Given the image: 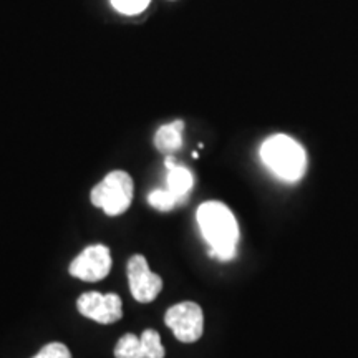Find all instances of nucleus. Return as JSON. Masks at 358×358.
Wrapping results in <instances>:
<instances>
[{"label": "nucleus", "instance_id": "5", "mask_svg": "<svg viewBox=\"0 0 358 358\" xmlns=\"http://www.w3.org/2000/svg\"><path fill=\"white\" fill-rule=\"evenodd\" d=\"M127 275L129 282V290H131L133 299L136 302L150 303L158 297L161 289H163V279L155 272H151L148 266L146 257L136 254L128 261Z\"/></svg>", "mask_w": 358, "mask_h": 358}, {"label": "nucleus", "instance_id": "11", "mask_svg": "<svg viewBox=\"0 0 358 358\" xmlns=\"http://www.w3.org/2000/svg\"><path fill=\"white\" fill-rule=\"evenodd\" d=\"M141 345L145 358H164V347L156 330L148 329L141 334Z\"/></svg>", "mask_w": 358, "mask_h": 358}, {"label": "nucleus", "instance_id": "3", "mask_svg": "<svg viewBox=\"0 0 358 358\" xmlns=\"http://www.w3.org/2000/svg\"><path fill=\"white\" fill-rule=\"evenodd\" d=\"M133 179L127 171H111L92 189V204L108 216H120L131 206Z\"/></svg>", "mask_w": 358, "mask_h": 358}, {"label": "nucleus", "instance_id": "4", "mask_svg": "<svg viewBox=\"0 0 358 358\" xmlns=\"http://www.w3.org/2000/svg\"><path fill=\"white\" fill-rule=\"evenodd\" d=\"M164 324L182 343L198 342L204 330L203 308L196 302H181L169 307L164 313Z\"/></svg>", "mask_w": 358, "mask_h": 358}, {"label": "nucleus", "instance_id": "9", "mask_svg": "<svg viewBox=\"0 0 358 358\" xmlns=\"http://www.w3.org/2000/svg\"><path fill=\"white\" fill-rule=\"evenodd\" d=\"M182 129L185 123L181 120L163 124L155 134V146L158 148L159 153L163 155H174L181 150L182 146Z\"/></svg>", "mask_w": 358, "mask_h": 358}, {"label": "nucleus", "instance_id": "8", "mask_svg": "<svg viewBox=\"0 0 358 358\" xmlns=\"http://www.w3.org/2000/svg\"><path fill=\"white\" fill-rule=\"evenodd\" d=\"M164 166L168 169L166 176V186L168 189L173 192L174 198L178 199V203H182L189 194L192 186H194V174L185 166H178L176 161H174L173 155L166 156L164 161Z\"/></svg>", "mask_w": 358, "mask_h": 358}, {"label": "nucleus", "instance_id": "10", "mask_svg": "<svg viewBox=\"0 0 358 358\" xmlns=\"http://www.w3.org/2000/svg\"><path fill=\"white\" fill-rule=\"evenodd\" d=\"M115 357L116 358H145L141 338L136 337L134 334L123 335L115 347Z\"/></svg>", "mask_w": 358, "mask_h": 358}, {"label": "nucleus", "instance_id": "12", "mask_svg": "<svg viewBox=\"0 0 358 358\" xmlns=\"http://www.w3.org/2000/svg\"><path fill=\"white\" fill-rule=\"evenodd\" d=\"M148 203H150L151 208L158 209L161 213L171 211L174 206L179 204L178 199L174 198V194L168 189H155L148 194Z\"/></svg>", "mask_w": 358, "mask_h": 358}, {"label": "nucleus", "instance_id": "6", "mask_svg": "<svg viewBox=\"0 0 358 358\" xmlns=\"http://www.w3.org/2000/svg\"><path fill=\"white\" fill-rule=\"evenodd\" d=\"M77 308L83 317L96 324H115L123 317V302L118 294L87 292L80 295Z\"/></svg>", "mask_w": 358, "mask_h": 358}, {"label": "nucleus", "instance_id": "2", "mask_svg": "<svg viewBox=\"0 0 358 358\" xmlns=\"http://www.w3.org/2000/svg\"><path fill=\"white\" fill-rule=\"evenodd\" d=\"M264 164L277 178L287 182L299 181L307 169L306 150L287 134H274L261 146Z\"/></svg>", "mask_w": 358, "mask_h": 358}, {"label": "nucleus", "instance_id": "13", "mask_svg": "<svg viewBox=\"0 0 358 358\" xmlns=\"http://www.w3.org/2000/svg\"><path fill=\"white\" fill-rule=\"evenodd\" d=\"M32 358H71V353L69 347L64 345L60 342H52L48 345H45L37 355Z\"/></svg>", "mask_w": 358, "mask_h": 358}, {"label": "nucleus", "instance_id": "7", "mask_svg": "<svg viewBox=\"0 0 358 358\" xmlns=\"http://www.w3.org/2000/svg\"><path fill=\"white\" fill-rule=\"evenodd\" d=\"M111 271V252L106 245H88L70 264V274L85 282L105 279Z\"/></svg>", "mask_w": 358, "mask_h": 358}, {"label": "nucleus", "instance_id": "14", "mask_svg": "<svg viewBox=\"0 0 358 358\" xmlns=\"http://www.w3.org/2000/svg\"><path fill=\"white\" fill-rule=\"evenodd\" d=\"M113 7L122 13H128V15H134L145 10L150 3V0H111Z\"/></svg>", "mask_w": 358, "mask_h": 358}, {"label": "nucleus", "instance_id": "1", "mask_svg": "<svg viewBox=\"0 0 358 358\" xmlns=\"http://www.w3.org/2000/svg\"><path fill=\"white\" fill-rule=\"evenodd\" d=\"M196 217L206 243L211 248V256L219 261H229L234 257L239 226L231 209L219 201H208L199 206Z\"/></svg>", "mask_w": 358, "mask_h": 358}]
</instances>
